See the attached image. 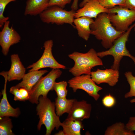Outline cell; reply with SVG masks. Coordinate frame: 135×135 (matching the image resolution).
<instances>
[{
	"label": "cell",
	"instance_id": "obj_12",
	"mask_svg": "<svg viewBox=\"0 0 135 135\" xmlns=\"http://www.w3.org/2000/svg\"><path fill=\"white\" fill-rule=\"evenodd\" d=\"M108 9L102 6L98 0H89L83 7L76 10L74 18L86 16L96 18L100 14L108 13Z\"/></svg>",
	"mask_w": 135,
	"mask_h": 135
},
{
	"label": "cell",
	"instance_id": "obj_17",
	"mask_svg": "<svg viewBox=\"0 0 135 135\" xmlns=\"http://www.w3.org/2000/svg\"><path fill=\"white\" fill-rule=\"evenodd\" d=\"M94 20L92 18L86 16L81 17L74 20V23L79 36L86 41L88 40L91 34L90 26Z\"/></svg>",
	"mask_w": 135,
	"mask_h": 135
},
{
	"label": "cell",
	"instance_id": "obj_3",
	"mask_svg": "<svg viewBox=\"0 0 135 135\" xmlns=\"http://www.w3.org/2000/svg\"><path fill=\"white\" fill-rule=\"evenodd\" d=\"M68 56L74 62V66L69 70V72L74 76L84 74L90 75L92 68L103 65L102 60L93 48L85 53L74 52Z\"/></svg>",
	"mask_w": 135,
	"mask_h": 135
},
{
	"label": "cell",
	"instance_id": "obj_34",
	"mask_svg": "<svg viewBox=\"0 0 135 135\" xmlns=\"http://www.w3.org/2000/svg\"><path fill=\"white\" fill-rule=\"evenodd\" d=\"M130 102L131 103H135V97H134V98L131 99L130 100Z\"/></svg>",
	"mask_w": 135,
	"mask_h": 135
},
{
	"label": "cell",
	"instance_id": "obj_25",
	"mask_svg": "<svg viewBox=\"0 0 135 135\" xmlns=\"http://www.w3.org/2000/svg\"><path fill=\"white\" fill-rule=\"evenodd\" d=\"M100 4L108 9L116 6L125 7L126 0H98Z\"/></svg>",
	"mask_w": 135,
	"mask_h": 135
},
{
	"label": "cell",
	"instance_id": "obj_10",
	"mask_svg": "<svg viewBox=\"0 0 135 135\" xmlns=\"http://www.w3.org/2000/svg\"><path fill=\"white\" fill-rule=\"evenodd\" d=\"M10 22L8 20L4 25L0 32V45L2 52L5 56L8 52L10 46L20 42L21 37L18 33L12 26H9Z\"/></svg>",
	"mask_w": 135,
	"mask_h": 135
},
{
	"label": "cell",
	"instance_id": "obj_11",
	"mask_svg": "<svg viewBox=\"0 0 135 135\" xmlns=\"http://www.w3.org/2000/svg\"><path fill=\"white\" fill-rule=\"evenodd\" d=\"M92 80L97 84L106 83L113 86L118 82L119 76L118 70L111 68L102 70L98 68L92 72L90 74Z\"/></svg>",
	"mask_w": 135,
	"mask_h": 135
},
{
	"label": "cell",
	"instance_id": "obj_19",
	"mask_svg": "<svg viewBox=\"0 0 135 135\" xmlns=\"http://www.w3.org/2000/svg\"><path fill=\"white\" fill-rule=\"evenodd\" d=\"M61 126L63 135H80V130L84 128L82 121L73 120L66 118Z\"/></svg>",
	"mask_w": 135,
	"mask_h": 135
},
{
	"label": "cell",
	"instance_id": "obj_2",
	"mask_svg": "<svg viewBox=\"0 0 135 135\" xmlns=\"http://www.w3.org/2000/svg\"><path fill=\"white\" fill-rule=\"evenodd\" d=\"M38 102L36 107L37 115L39 120L37 125L38 130H40L42 126L44 124L46 129V135H50L55 128L58 129L62 122L60 116L55 112V102H52L46 96H40Z\"/></svg>",
	"mask_w": 135,
	"mask_h": 135
},
{
	"label": "cell",
	"instance_id": "obj_24",
	"mask_svg": "<svg viewBox=\"0 0 135 135\" xmlns=\"http://www.w3.org/2000/svg\"><path fill=\"white\" fill-rule=\"evenodd\" d=\"M67 84V82L64 81L55 82L54 83L53 90L56 92L57 97L61 98H66L68 94V90L66 89Z\"/></svg>",
	"mask_w": 135,
	"mask_h": 135
},
{
	"label": "cell",
	"instance_id": "obj_33",
	"mask_svg": "<svg viewBox=\"0 0 135 135\" xmlns=\"http://www.w3.org/2000/svg\"><path fill=\"white\" fill-rule=\"evenodd\" d=\"M125 7L135 11V0H126Z\"/></svg>",
	"mask_w": 135,
	"mask_h": 135
},
{
	"label": "cell",
	"instance_id": "obj_28",
	"mask_svg": "<svg viewBox=\"0 0 135 135\" xmlns=\"http://www.w3.org/2000/svg\"><path fill=\"white\" fill-rule=\"evenodd\" d=\"M72 0H50L48 4V7L57 6L64 8L67 4L71 2Z\"/></svg>",
	"mask_w": 135,
	"mask_h": 135
},
{
	"label": "cell",
	"instance_id": "obj_27",
	"mask_svg": "<svg viewBox=\"0 0 135 135\" xmlns=\"http://www.w3.org/2000/svg\"><path fill=\"white\" fill-rule=\"evenodd\" d=\"M115 98L110 94L105 96L102 98V102L103 105L107 108H111L116 103Z\"/></svg>",
	"mask_w": 135,
	"mask_h": 135
},
{
	"label": "cell",
	"instance_id": "obj_37",
	"mask_svg": "<svg viewBox=\"0 0 135 135\" xmlns=\"http://www.w3.org/2000/svg\"></svg>",
	"mask_w": 135,
	"mask_h": 135
},
{
	"label": "cell",
	"instance_id": "obj_35",
	"mask_svg": "<svg viewBox=\"0 0 135 135\" xmlns=\"http://www.w3.org/2000/svg\"><path fill=\"white\" fill-rule=\"evenodd\" d=\"M134 28V31L135 32V27Z\"/></svg>",
	"mask_w": 135,
	"mask_h": 135
},
{
	"label": "cell",
	"instance_id": "obj_5",
	"mask_svg": "<svg viewBox=\"0 0 135 135\" xmlns=\"http://www.w3.org/2000/svg\"><path fill=\"white\" fill-rule=\"evenodd\" d=\"M62 73L60 68L52 69L46 76H42L32 88L30 92L28 100L32 104H38L40 96H47L48 92L53 90L56 80Z\"/></svg>",
	"mask_w": 135,
	"mask_h": 135
},
{
	"label": "cell",
	"instance_id": "obj_26",
	"mask_svg": "<svg viewBox=\"0 0 135 135\" xmlns=\"http://www.w3.org/2000/svg\"><path fill=\"white\" fill-rule=\"evenodd\" d=\"M16 0H0V28L4 26V23L8 20V17H5L4 16V12L6 7L10 2H15Z\"/></svg>",
	"mask_w": 135,
	"mask_h": 135
},
{
	"label": "cell",
	"instance_id": "obj_29",
	"mask_svg": "<svg viewBox=\"0 0 135 135\" xmlns=\"http://www.w3.org/2000/svg\"><path fill=\"white\" fill-rule=\"evenodd\" d=\"M19 88L15 86L12 87L10 88V92L14 95V100L15 101H24V99L19 91Z\"/></svg>",
	"mask_w": 135,
	"mask_h": 135
},
{
	"label": "cell",
	"instance_id": "obj_16",
	"mask_svg": "<svg viewBox=\"0 0 135 135\" xmlns=\"http://www.w3.org/2000/svg\"><path fill=\"white\" fill-rule=\"evenodd\" d=\"M48 72L46 70H40L29 72L25 74L22 82L15 86L18 88H24L30 92L32 88L36 84L42 76Z\"/></svg>",
	"mask_w": 135,
	"mask_h": 135
},
{
	"label": "cell",
	"instance_id": "obj_13",
	"mask_svg": "<svg viewBox=\"0 0 135 135\" xmlns=\"http://www.w3.org/2000/svg\"><path fill=\"white\" fill-rule=\"evenodd\" d=\"M92 106L84 100L78 101L75 99L67 118L72 120L82 121L90 117Z\"/></svg>",
	"mask_w": 135,
	"mask_h": 135
},
{
	"label": "cell",
	"instance_id": "obj_30",
	"mask_svg": "<svg viewBox=\"0 0 135 135\" xmlns=\"http://www.w3.org/2000/svg\"><path fill=\"white\" fill-rule=\"evenodd\" d=\"M125 126L128 130L133 131H135V116L130 117Z\"/></svg>",
	"mask_w": 135,
	"mask_h": 135
},
{
	"label": "cell",
	"instance_id": "obj_1",
	"mask_svg": "<svg viewBox=\"0 0 135 135\" xmlns=\"http://www.w3.org/2000/svg\"><path fill=\"white\" fill-rule=\"evenodd\" d=\"M95 18L90 26L91 34L101 40V44L104 48H109L115 40L125 32L118 31L115 28L106 13H101Z\"/></svg>",
	"mask_w": 135,
	"mask_h": 135
},
{
	"label": "cell",
	"instance_id": "obj_8",
	"mask_svg": "<svg viewBox=\"0 0 135 135\" xmlns=\"http://www.w3.org/2000/svg\"><path fill=\"white\" fill-rule=\"evenodd\" d=\"M68 83L74 92H76L78 89L82 90L96 101L100 96L98 92L102 89V88L96 84L90 74L74 76L69 80Z\"/></svg>",
	"mask_w": 135,
	"mask_h": 135
},
{
	"label": "cell",
	"instance_id": "obj_23",
	"mask_svg": "<svg viewBox=\"0 0 135 135\" xmlns=\"http://www.w3.org/2000/svg\"><path fill=\"white\" fill-rule=\"evenodd\" d=\"M124 74L130 86V91L125 94L124 97L125 98L135 97V76L130 71L126 72Z\"/></svg>",
	"mask_w": 135,
	"mask_h": 135
},
{
	"label": "cell",
	"instance_id": "obj_22",
	"mask_svg": "<svg viewBox=\"0 0 135 135\" xmlns=\"http://www.w3.org/2000/svg\"><path fill=\"white\" fill-rule=\"evenodd\" d=\"M12 127L11 120L9 117H0V135H14L12 130Z\"/></svg>",
	"mask_w": 135,
	"mask_h": 135
},
{
	"label": "cell",
	"instance_id": "obj_15",
	"mask_svg": "<svg viewBox=\"0 0 135 135\" xmlns=\"http://www.w3.org/2000/svg\"><path fill=\"white\" fill-rule=\"evenodd\" d=\"M11 64L8 72V80H20L25 74L26 69L21 62L18 55L14 54L10 56Z\"/></svg>",
	"mask_w": 135,
	"mask_h": 135
},
{
	"label": "cell",
	"instance_id": "obj_36",
	"mask_svg": "<svg viewBox=\"0 0 135 135\" xmlns=\"http://www.w3.org/2000/svg\"></svg>",
	"mask_w": 135,
	"mask_h": 135
},
{
	"label": "cell",
	"instance_id": "obj_14",
	"mask_svg": "<svg viewBox=\"0 0 135 135\" xmlns=\"http://www.w3.org/2000/svg\"><path fill=\"white\" fill-rule=\"evenodd\" d=\"M0 74L3 76L5 79L4 88L2 90V97L0 103V117H17L20 114L19 108H12L7 98L6 88L8 80V72L2 71L0 72Z\"/></svg>",
	"mask_w": 135,
	"mask_h": 135
},
{
	"label": "cell",
	"instance_id": "obj_18",
	"mask_svg": "<svg viewBox=\"0 0 135 135\" xmlns=\"http://www.w3.org/2000/svg\"><path fill=\"white\" fill-rule=\"evenodd\" d=\"M50 0H27L24 11L25 16L40 15L48 7Z\"/></svg>",
	"mask_w": 135,
	"mask_h": 135
},
{
	"label": "cell",
	"instance_id": "obj_9",
	"mask_svg": "<svg viewBox=\"0 0 135 135\" xmlns=\"http://www.w3.org/2000/svg\"><path fill=\"white\" fill-rule=\"evenodd\" d=\"M53 43L52 40H50L44 42L43 46L44 50L42 56L36 62L27 68V69L31 68L29 72L46 68L52 69L66 68L65 66L58 62L54 57L52 51Z\"/></svg>",
	"mask_w": 135,
	"mask_h": 135
},
{
	"label": "cell",
	"instance_id": "obj_20",
	"mask_svg": "<svg viewBox=\"0 0 135 135\" xmlns=\"http://www.w3.org/2000/svg\"><path fill=\"white\" fill-rule=\"evenodd\" d=\"M75 99H68L57 97L55 100L56 114L59 116L70 112Z\"/></svg>",
	"mask_w": 135,
	"mask_h": 135
},
{
	"label": "cell",
	"instance_id": "obj_31",
	"mask_svg": "<svg viewBox=\"0 0 135 135\" xmlns=\"http://www.w3.org/2000/svg\"><path fill=\"white\" fill-rule=\"evenodd\" d=\"M89 0H83L80 3L79 6L80 7H83L84 5ZM78 0H74L71 6L72 10L76 11L78 10Z\"/></svg>",
	"mask_w": 135,
	"mask_h": 135
},
{
	"label": "cell",
	"instance_id": "obj_7",
	"mask_svg": "<svg viewBox=\"0 0 135 135\" xmlns=\"http://www.w3.org/2000/svg\"><path fill=\"white\" fill-rule=\"evenodd\" d=\"M75 11H67L57 6L48 7L40 15L41 21L47 23L58 25L68 24L73 26Z\"/></svg>",
	"mask_w": 135,
	"mask_h": 135
},
{
	"label": "cell",
	"instance_id": "obj_4",
	"mask_svg": "<svg viewBox=\"0 0 135 135\" xmlns=\"http://www.w3.org/2000/svg\"><path fill=\"white\" fill-rule=\"evenodd\" d=\"M135 27V23L131 25L126 31L115 40L113 45L108 50L97 52L98 56L100 58L109 55L113 57L114 60L111 68L118 70L120 61L124 56L131 58L135 64V57L130 53L126 46L130 32Z\"/></svg>",
	"mask_w": 135,
	"mask_h": 135
},
{
	"label": "cell",
	"instance_id": "obj_21",
	"mask_svg": "<svg viewBox=\"0 0 135 135\" xmlns=\"http://www.w3.org/2000/svg\"><path fill=\"white\" fill-rule=\"evenodd\" d=\"M105 135H134V131L128 130L125 125L121 122H117L109 126L105 132Z\"/></svg>",
	"mask_w": 135,
	"mask_h": 135
},
{
	"label": "cell",
	"instance_id": "obj_6",
	"mask_svg": "<svg viewBox=\"0 0 135 135\" xmlns=\"http://www.w3.org/2000/svg\"><path fill=\"white\" fill-rule=\"evenodd\" d=\"M112 24L117 30L125 32L135 21V11L119 6L108 9Z\"/></svg>",
	"mask_w": 135,
	"mask_h": 135
},
{
	"label": "cell",
	"instance_id": "obj_32",
	"mask_svg": "<svg viewBox=\"0 0 135 135\" xmlns=\"http://www.w3.org/2000/svg\"><path fill=\"white\" fill-rule=\"evenodd\" d=\"M19 90L25 100H28L30 98V94L28 91L23 88H19Z\"/></svg>",
	"mask_w": 135,
	"mask_h": 135
}]
</instances>
